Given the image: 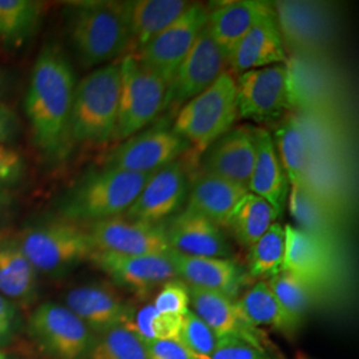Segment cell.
Instances as JSON below:
<instances>
[{
    "label": "cell",
    "mask_w": 359,
    "mask_h": 359,
    "mask_svg": "<svg viewBox=\"0 0 359 359\" xmlns=\"http://www.w3.org/2000/svg\"><path fill=\"white\" fill-rule=\"evenodd\" d=\"M76 84L62 47L44 46L29 79L26 115L36 148L52 161L63 160L72 147L69 127Z\"/></svg>",
    "instance_id": "6da1fadb"
},
{
    "label": "cell",
    "mask_w": 359,
    "mask_h": 359,
    "mask_svg": "<svg viewBox=\"0 0 359 359\" xmlns=\"http://www.w3.org/2000/svg\"><path fill=\"white\" fill-rule=\"evenodd\" d=\"M68 35L86 68L116 62L129 51L130 35L123 1H81L69 7Z\"/></svg>",
    "instance_id": "7a4b0ae2"
},
{
    "label": "cell",
    "mask_w": 359,
    "mask_h": 359,
    "mask_svg": "<svg viewBox=\"0 0 359 359\" xmlns=\"http://www.w3.org/2000/svg\"><path fill=\"white\" fill-rule=\"evenodd\" d=\"M154 173L103 168L81 180L67 193L59 205V212L72 222H97L118 217L136 201Z\"/></svg>",
    "instance_id": "3957f363"
},
{
    "label": "cell",
    "mask_w": 359,
    "mask_h": 359,
    "mask_svg": "<svg viewBox=\"0 0 359 359\" xmlns=\"http://www.w3.org/2000/svg\"><path fill=\"white\" fill-rule=\"evenodd\" d=\"M120 88V60L97 67L77 83L69 127L72 144H103L115 137Z\"/></svg>",
    "instance_id": "277c9868"
},
{
    "label": "cell",
    "mask_w": 359,
    "mask_h": 359,
    "mask_svg": "<svg viewBox=\"0 0 359 359\" xmlns=\"http://www.w3.org/2000/svg\"><path fill=\"white\" fill-rule=\"evenodd\" d=\"M237 116L236 79L231 71H225L210 87L180 108L173 132L196 154H203L231 130Z\"/></svg>",
    "instance_id": "5b68a950"
},
{
    "label": "cell",
    "mask_w": 359,
    "mask_h": 359,
    "mask_svg": "<svg viewBox=\"0 0 359 359\" xmlns=\"http://www.w3.org/2000/svg\"><path fill=\"white\" fill-rule=\"evenodd\" d=\"M18 244L35 270L47 276L65 274L96 250L88 231L65 218L27 229Z\"/></svg>",
    "instance_id": "8992f818"
},
{
    "label": "cell",
    "mask_w": 359,
    "mask_h": 359,
    "mask_svg": "<svg viewBox=\"0 0 359 359\" xmlns=\"http://www.w3.org/2000/svg\"><path fill=\"white\" fill-rule=\"evenodd\" d=\"M121 88L114 140L123 142L152 123L165 108L168 86L130 53L121 60Z\"/></svg>",
    "instance_id": "52a82bcc"
},
{
    "label": "cell",
    "mask_w": 359,
    "mask_h": 359,
    "mask_svg": "<svg viewBox=\"0 0 359 359\" xmlns=\"http://www.w3.org/2000/svg\"><path fill=\"white\" fill-rule=\"evenodd\" d=\"M289 108L297 114H335L344 86L325 55H292L286 62Z\"/></svg>",
    "instance_id": "ba28073f"
},
{
    "label": "cell",
    "mask_w": 359,
    "mask_h": 359,
    "mask_svg": "<svg viewBox=\"0 0 359 359\" xmlns=\"http://www.w3.org/2000/svg\"><path fill=\"white\" fill-rule=\"evenodd\" d=\"M285 51L325 55L334 36L333 8L321 1L281 0L273 6Z\"/></svg>",
    "instance_id": "9c48e42d"
},
{
    "label": "cell",
    "mask_w": 359,
    "mask_h": 359,
    "mask_svg": "<svg viewBox=\"0 0 359 359\" xmlns=\"http://www.w3.org/2000/svg\"><path fill=\"white\" fill-rule=\"evenodd\" d=\"M208 16L205 6L191 4L170 26L133 56L169 86L196 39L205 28Z\"/></svg>",
    "instance_id": "30bf717a"
},
{
    "label": "cell",
    "mask_w": 359,
    "mask_h": 359,
    "mask_svg": "<svg viewBox=\"0 0 359 359\" xmlns=\"http://www.w3.org/2000/svg\"><path fill=\"white\" fill-rule=\"evenodd\" d=\"M283 271L301 278L321 293L339 277L341 249L297 226L286 225Z\"/></svg>",
    "instance_id": "8fae6325"
},
{
    "label": "cell",
    "mask_w": 359,
    "mask_h": 359,
    "mask_svg": "<svg viewBox=\"0 0 359 359\" xmlns=\"http://www.w3.org/2000/svg\"><path fill=\"white\" fill-rule=\"evenodd\" d=\"M226 65V56L205 26L168 86L164 111L169 108L177 112L184 104L210 87L225 72Z\"/></svg>",
    "instance_id": "7c38bea8"
},
{
    "label": "cell",
    "mask_w": 359,
    "mask_h": 359,
    "mask_svg": "<svg viewBox=\"0 0 359 359\" xmlns=\"http://www.w3.org/2000/svg\"><path fill=\"white\" fill-rule=\"evenodd\" d=\"M34 338L56 359H80L93 344L90 327L65 305L46 302L32 313Z\"/></svg>",
    "instance_id": "4fadbf2b"
},
{
    "label": "cell",
    "mask_w": 359,
    "mask_h": 359,
    "mask_svg": "<svg viewBox=\"0 0 359 359\" xmlns=\"http://www.w3.org/2000/svg\"><path fill=\"white\" fill-rule=\"evenodd\" d=\"M88 233L99 252L121 256H154L167 255L172 250L161 224L118 216L92 222Z\"/></svg>",
    "instance_id": "5bb4252c"
},
{
    "label": "cell",
    "mask_w": 359,
    "mask_h": 359,
    "mask_svg": "<svg viewBox=\"0 0 359 359\" xmlns=\"http://www.w3.org/2000/svg\"><path fill=\"white\" fill-rule=\"evenodd\" d=\"M188 144L169 129H154L133 135L120 144L104 161V168L135 173H154L179 160Z\"/></svg>",
    "instance_id": "9a60e30c"
},
{
    "label": "cell",
    "mask_w": 359,
    "mask_h": 359,
    "mask_svg": "<svg viewBox=\"0 0 359 359\" xmlns=\"http://www.w3.org/2000/svg\"><path fill=\"white\" fill-rule=\"evenodd\" d=\"M238 116L255 120H270L289 108L287 71L285 63L246 71L238 80Z\"/></svg>",
    "instance_id": "2e32d148"
},
{
    "label": "cell",
    "mask_w": 359,
    "mask_h": 359,
    "mask_svg": "<svg viewBox=\"0 0 359 359\" xmlns=\"http://www.w3.org/2000/svg\"><path fill=\"white\" fill-rule=\"evenodd\" d=\"M187 192V172L182 163L176 160L154 172L126 212V217L160 224L179 210Z\"/></svg>",
    "instance_id": "e0dca14e"
},
{
    "label": "cell",
    "mask_w": 359,
    "mask_h": 359,
    "mask_svg": "<svg viewBox=\"0 0 359 359\" xmlns=\"http://www.w3.org/2000/svg\"><path fill=\"white\" fill-rule=\"evenodd\" d=\"M90 261L116 283L137 293L177 278L169 253L154 256H121L95 250Z\"/></svg>",
    "instance_id": "ac0fdd59"
},
{
    "label": "cell",
    "mask_w": 359,
    "mask_h": 359,
    "mask_svg": "<svg viewBox=\"0 0 359 359\" xmlns=\"http://www.w3.org/2000/svg\"><path fill=\"white\" fill-rule=\"evenodd\" d=\"M172 250L193 257L226 258L231 245L215 222L191 209H184L163 225Z\"/></svg>",
    "instance_id": "d6986e66"
},
{
    "label": "cell",
    "mask_w": 359,
    "mask_h": 359,
    "mask_svg": "<svg viewBox=\"0 0 359 359\" xmlns=\"http://www.w3.org/2000/svg\"><path fill=\"white\" fill-rule=\"evenodd\" d=\"M191 305L189 308L196 316H198L210 330L222 338H237L266 351L264 345V335L255 327L243 320L236 308L234 299L228 295L188 286Z\"/></svg>",
    "instance_id": "ffe728a7"
},
{
    "label": "cell",
    "mask_w": 359,
    "mask_h": 359,
    "mask_svg": "<svg viewBox=\"0 0 359 359\" xmlns=\"http://www.w3.org/2000/svg\"><path fill=\"white\" fill-rule=\"evenodd\" d=\"M210 148L204 173L228 180L249 189L256 161L253 129L245 126L231 129Z\"/></svg>",
    "instance_id": "44dd1931"
},
{
    "label": "cell",
    "mask_w": 359,
    "mask_h": 359,
    "mask_svg": "<svg viewBox=\"0 0 359 359\" xmlns=\"http://www.w3.org/2000/svg\"><path fill=\"white\" fill-rule=\"evenodd\" d=\"M65 306L84 322L90 332L103 334L128 322L129 309L123 298L103 285H84L69 290Z\"/></svg>",
    "instance_id": "7402d4cb"
},
{
    "label": "cell",
    "mask_w": 359,
    "mask_h": 359,
    "mask_svg": "<svg viewBox=\"0 0 359 359\" xmlns=\"http://www.w3.org/2000/svg\"><path fill=\"white\" fill-rule=\"evenodd\" d=\"M287 59L281 32L274 11L261 18L233 51L228 65L231 72H246L273 65H281Z\"/></svg>",
    "instance_id": "603a6c76"
},
{
    "label": "cell",
    "mask_w": 359,
    "mask_h": 359,
    "mask_svg": "<svg viewBox=\"0 0 359 359\" xmlns=\"http://www.w3.org/2000/svg\"><path fill=\"white\" fill-rule=\"evenodd\" d=\"M273 6L266 1L238 0L226 1L209 13L206 29L221 51L229 59L238 43L257 22L273 13Z\"/></svg>",
    "instance_id": "cb8c5ba5"
},
{
    "label": "cell",
    "mask_w": 359,
    "mask_h": 359,
    "mask_svg": "<svg viewBox=\"0 0 359 359\" xmlns=\"http://www.w3.org/2000/svg\"><path fill=\"white\" fill-rule=\"evenodd\" d=\"M169 257L177 278H182L188 286L218 292L234 299L241 285V271L231 259L187 256L175 250L169 252Z\"/></svg>",
    "instance_id": "d4e9b609"
},
{
    "label": "cell",
    "mask_w": 359,
    "mask_h": 359,
    "mask_svg": "<svg viewBox=\"0 0 359 359\" xmlns=\"http://www.w3.org/2000/svg\"><path fill=\"white\" fill-rule=\"evenodd\" d=\"M191 3L184 0H135L123 1L128 23L130 55H136L170 26Z\"/></svg>",
    "instance_id": "484cf974"
},
{
    "label": "cell",
    "mask_w": 359,
    "mask_h": 359,
    "mask_svg": "<svg viewBox=\"0 0 359 359\" xmlns=\"http://www.w3.org/2000/svg\"><path fill=\"white\" fill-rule=\"evenodd\" d=\"M248 193L249 189L238 184L204 173L193 184L187 209L200 213L219 228H229L231 218Z\"/></svg>",
    "instance_id": "4316f807"
},
{
    "label": "cell",
    "mask_w": 359,
    "mask_h": 359,
    "mask_svg": "<svg viewBox=\"0 0 359 359\" xmlns=\"http://www.w3.org/2000/svg\"><path fill=\"white\" fill-rule=\"evenodd\" d=\"M256 161L249 182V192L266 200L280 215L287 194V179L283 172L274 139L269 130L253 129Z\"/></svg>",
    "instance_id": "83f0119b"
},
{
    "label": "cell",
    "mask_w": 359,
    "mask_h": 359,
    "mask_svg": "<svg viewBox=\"0 0 359 359\" xmlns=\"http://www.w3.org/2000/svg\"><path fill=\"white\" fill-rule=\"evenodd\" d=\"M289 209L292 217L294 218L298 225V229L310 233L341 249V217L322 204L306 188L290 189Z\"/></svg>",
    "instance_id": "f1b7e54d"
},
{
    "label": "cell",
    "mask_w": 359,
    "mask_h": 359,
    "mask_svg": "<svg viewBox=\"0 0 359 359\" xmlns=\"http://www.w3.org/2000/svg\"><path fill=\"white\" fill-rule=\"evenodd\" d=\"M234 304L243 320L255 327L269 326L285 334H292L299 327L265 281L252 286L243 297L234 299Z\"/></svg>",
    "instance_id": "f546056e"
},
{
    "label": "cell",
    "mask_w": 359,
    "mask_h": 359,
    "mask_svg": "<svg viewBox=\"0 0 359 359\" xmlns=\"http://www.w3.org/2000/svg\"><path fill=\"white\" fill-rule=\"evenodd\" d=\"M38 286V271L18 241L0 244V294L13 301L31 299Z\"/></svg>",
    "instance_id": "4dcf8cb0"
},
{
    "label": "cell",
    "mask_w": 359,
    "mask_h": 359,
    "mask_svg": "<svg viewBox=\"0 0 359 359\" xmlns=\"http://www.w3.org/2000/svg\"><path fill=\"white\" fill-rule=\"evenodd\" d=\"M280 161L292 188H305L310 151L305 132L295 114L286 116L276 132Z\"/></svg>",
    "instance_id": "1f68e13d"
},
{
    "label": "cell",
    "mask_w": 359,
    "mask_h": 359,
    "mask_svg": "<svg viewBox=\"0 0 359 359\" xmlns=\"http://www.w3.org/2000/svg\"><path fill=\"white\" fill-rule=\"evenodd\" d=\"M41 4L32 0H0V40L11 47L25 46L38 29Z\"/></svg>",
    "instance_id": "d6a6232c"
},
{
    "label": "cell",
    "mask_w": 359,
    "mask_h": 359,
    "mask_svg": "<svg viewBox=\"0 0 359 359\" xmlns=\"http://www.w3.org/2000/svg\"><path fill=\"white\" fill-rule=\"evenodd\" d=\"M278 217L280 213L266 200L249 192L237 208L229 228L240 244L250 248Z\"/></svg>",
    "instance_id": "836d02e7"
},
{
    "label": "cell",
    "mask_w": 359,
    "mask_h": 359,
    "mask_svg": "<svg viewBox=\"0 0 359 359\" xmlns=\"http://www.w3.org/2000/svg\"><path fill=\"white\" fill-rule=\"evenodd\" d=\"M268 283L285 311L301 326L304 318L314 306L320 292L287 271H280L270 278Z\"/></svg>",
    "instance_id": "e575fe53"
},
{
    "label": "cell",
    "mask_w": 359,
    "mask_h": 359,
    "mask_svg": "<svg viewBox=\"0 0 359 359\" xmlns=\"http://www.w3.org/2000/svg\"><path fill=\"white\" fill-rule=\"evenodd\" d=\"M285 257V228L274 222L264 236L250 246L249 271L253 277L266 280L283 271Z\"/></svg>",
    "instance_id": "d590c367"
},
{
    "label": "cell",
    "mask_w": 359,
    "mask_h": 359,
    "mask_svg": "<svg viewBox=\"0 0 359 359\" xmlns=\"http://www.w3.org/2000/svg\"><path fill=\"white\" fill-rule=\"evenodd\" d=\"M88 353L90 359H148L144 342L127 325L102 334Z\"/></svg>",
    "instance_id": "8d00e7d4"
},
{
    "label": "cell",
    "mask_w": 359,
    "mask_h": 359,
    "mask_svg": "<svg viewBox=\"0 0 359 359\" xmlns=\"http://www.w3.org/2000/svg\"><path fill=\"white\" fill-rule=\"evenodd\" d=\"M182 317L160 313L154 305L140 309L126 323L142 342L148 341H179Z\"/></svg>",
    "instance_id": "74e56055"
},
{
    "label": "cell",
    "mask_w": 359,
    "mask_h": 359,
    "mask_svg": "<svg viewBox=\"0 0 359 359\" xmlns=\"http://www.w3.org/2000/svg\"><path fill=\"white\" fill-rule=\"evenodd\" d=\"M179 342L196 359H210L217 347L218 338L210 327L189 309L180 327Z\"/></svg>",
    "instance_id": "f35d334b"
},
{
    "label": "cell",
    "mask_w": 359,
    "mask_h": 359,
    "mask_svg": "<svg viewBox=\"0 0 359 359\" xmlns=\"http://www.w3.org/2000/svg\"><path fill=\"white\" fill-rule=\"evenodd\" d=\"M152 305L160 313L182 317L191 309L188 285L177 278L168 281L156 295Z\"/></svg>",
    "instance_id": "ab89813d"
},
{
    "label": "cell",
    "mask_w": 359,
    "mask_h": 359,
    "mask_svg": "<svg viewBox=\"0 0 359 359\" xmlns=\"http://www.w3.org/2000/svg\"><path fill=\"white\" fill-rule=\"evenodd\" d=\"M210 359H271L268 351L237 338L218 339L217 347Z\"/></svg>",
    "instance_id": "60d3db41"
},
{
    "label": "cell",
    "mask_w": 359,
    "mask_h": 359,
    "mask_svg": "<svg viewBox=\"0 0 359 359\" xmlns=\"http://www.w3.org/2000/svg\"><path fill=\"white\" fill-rule=\"evenodd\" d=\"M25 160L22 154L7 145H0V187L18 182L25 175Z\"/></svg>",
    "instance_id": "b9f144b4"
},
{
    "label": "cell",
    "mask_w": 359,
    "mask_h": 359,
    "mask_svg": "<svg viewBox=\"0 0 359 359\" xmlns=\"http://www.w3.org/2000/svg\"><path fill=\"white\" fill-rule=\"evenodd\" d=\"M148 359H196L179 341L144 342Z\"/></svg>",
    "instance_id": "7bdbcfd3"
},
{
    "label": "cell",
    "mask_w": 359,
    "mask_h": 359,
    "mask_svg": "<svg viewBox=\"0 0 359 359\" xmlns=\"http://www.w3.org/2000/svg\"><path fill=\"white\" fill-rule=\"evenodd\" d=\"M16 320V309L13 302L0 294V344L8 339Z\"/></svg>",
    "instance_id": "ee69618b"
},
{
    "label": "cell",
    "mask_w": 359,
    "mask_h": 359,
    "mask_svg": "<svg viewBox=\"0 0 359 359\" xmlns=\"http://www.w3.org/2000/svg\"><path fill=\"white\" fill-rule=\"evenodd\" d=\"M18 120L16 116L6 104L0 103V145L11 142L16 133Z\"/></svg>",
    "instance_id": "f6af8a7d"
},
{
    "label": "cell",
    "mask_w": 359,
    "mask_h": 359,
    "mask_svg": "<svg viewBox=\"0 0 359 359\" xmlns=\"http://www.w3.org/2000/svg\"><path fill=\"white\" fill-rule=\"evenodd\" d=\"M10 203H11L10 193L7 192L4 188L0 187V210L4 209L6 206L10 205Z\"/></svg>",
    "instance_id": "bcb514c9"
},
{
    "label": "cell",
    "mask_w": 359,
    "mask_h": 359,
    "mask_svg": "<svg viewBox=\"0 0 359 359\" xmlns=\"http://www.w3.org/2000/svg\"><path fill=\"white\" fill-rule=\"evenodd\" d=\"M0 359H8V357L3 351H0Z\"/></svg>",
    "instance_id": "7dc6e473"
},
{
    "label": "cell",
    "mask_w": 359,
    "mask_h": 359,
    "mask_svg": "<svg viewBox=\"0 0 359 359\" xmlns=\"http://www.w3.org/2000/svg\"><path fill=\"white\" fill-rule=\"evenodd\" d=\"M1 84H3V76H1V72H0V88H1Z\"/></svg>",
    "instance_id": "c3c4849f"
},
{
    "label": "cell",
    "mask_w": 359,
    "mask_h": 359,
    "mask_svg": "<svg viewBox=\"0 0 359 359\" xmlns=\"http://www.w3.org/2000/svg\"><path fill=\"white\" fill-rule=\"evenodd\" d=\"M297 359H308V358H306V357H304V355H298V357H297Z\"/></svg>",
    "instance_id": "681fc988"
}]
</instances>
